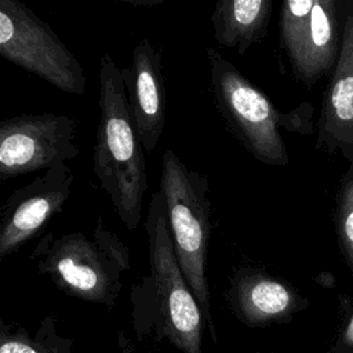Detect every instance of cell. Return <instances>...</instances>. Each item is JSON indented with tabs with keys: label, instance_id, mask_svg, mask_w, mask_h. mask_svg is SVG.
Listing matches in <instances>:
<instances>
[{
	"label": "cell",
	"instance_id": "6",
	"mask_svg": "<svg viewBox=\"0 0 353 353\" xmlns=\"http://www.w3.org/2000/svg\"><path fill=\"white\" fill-rule=\"evenodd\" d=\"M0 55L63 92L81 95L87 90L84 69L74 54L18 0H0Z\"/></svg>",
	"mask_w": 353,
	"mask_h": 353
},
{
	"label": "cell",
	"instance_id": "5",
	"mask_svg": "<svg viewBox=\"0 0 353 353\" xmlns=\"http://www.w3.org/2000/svg\"><path fill=\"white\" fill-rule=\"evenodd\" d=\"M210 91L232 135L258 161L287 165V148L280 134L284 114L216 48L207 46Z\"/></svg>",
	"mask_w": 353,
	"mask_h": 353
},
{
	"label": "cell",
	"instance_id": "10",
	"mask_svg": "<svg viewBox=\"0 0 353 353\" xmlns=\"http://www.w3.org/2000/svg\"><path fill=\"white\" fill-rule=\"evenodd\" d=\"M121 74L137 135L145 152L150 153L164 131L167 113L160 51L148 39L141 40L132 50L131 65L121 69Z\"/></svg>",
	"mask_w": 353,
	"mask_h": 353
},
{
	"label": "cell",
	"instance_id": "8",
	"mask_svg": "<svg viewBox=\"0 0 353 353\" xmlns=\"http://www.w3.org/2000/svg\"><path fill=\"white\" fill-rule=\"evenodd\" d=\"M280 44L296 79L312 85L335 63L338 14L332 0H285L280 10Z\"/></svg>",
	"mask_w": 353,
	"mask_h": 353
},
{
	"label": "cell",
	"instance_id": "7",
	"mask_svg": "<svg viewBox=\"0 0 353 353\" xmlns=\"http://www.w3.org/2000/svg\"><path fill=\"white\" fill-rule=\"evenodd\" d=\"M77 120L65 114H19L0 124V176L48 171L77 157Z\"/></svg>",
	"mask_w": 353,
	"mask_h": 353
},
{
	"label": "cell",
	"instance_id": "15",
	"mask_svg": "<svg viewBox=\"0 0 353 353\" xmlns=\"http://www.w3.org/2000/svg\"><path fill=\"white\" fill-rule=\"evenodd\" d=\"M336 226L346 261L353 270V179H349L342 189Z\"/></svg>",
	"mask_w": 353,
	"mask_h": 353
},
{
	"label": "cell",
	"instance_id": "4",
	"mask_svg": "<svg viewBox=\"0 0 353 353\" xmlns=\"http://www.w3.org/2000/svg\"><path fill=\"white\" fill-rule=\"evenodd\" d=\"M160 189L179 268L216 342L205 273L212 232L210 181L204 174L189 168L172 149H167L161 157Z\"/></svg>",
	"mask_w": 353,
	"mask_h": 353
},
{
	"label": "cell",
	"instance_id": "12",
	"mask_svg": "<svg viewBox=\"0 0 353 353\" xmlns=\"http://www.w3.org/2000/svg\"><path fill=\"white\" fill-rule=\"evenodd\" d=\"M319 135L325 145L353 143V11L345 21L336 66L324 94Z\"/></svg>",
	"mask_w": 353,
	"mask_h": 353
},
{
	"label": "cell",
	"instance_id": "2",
	"mask_svg": "<svg viewBox=\"0 0 353 353\" xmlns=\"http://www.w3.org/2000/svg\"><path fill=\"white\" fill-rule=\"evenodd\" d=\"M145 230L149 273L131 292L137 312L149 316L159 332L183 353H203L201 331L205 320L179 268L160 188L150 197Z\"/></svg>",
	"mask_w": 353,
	"mask_h": 353
},
{
	"label": "cell",
	"instance_id": "9",
	"mask_svg": "<svg viewBox=\"0 0 353 353\" xmlns=\"http://www.w3.org/2000/svg\"><path fill=\"white\" fill-rule=\"evenodd\" d=\"M73 181L74 174L65 163L10 194L0 214V259L15 254L63 210Z\"/></svg>",
	"mask_w": 353,
	"mask_h": 353
},
{
	"label": "cell",
	"instance_id": "14",
	"mask_svg": "<svg viewBox=\"0 0 353 353\" xmlns=\"http://www.w3.org/2000/svg\"><path fill=\"white\" fill-rule=\"evenodd\" d=\"M0 353H72V341L57 332L52 316L41 320L34 336L23 327H12L1 321Z\"/></svg>",
	"mask_w": 353,
	"mask_h": 353
},
{
	"label": "cell",
	"instance_id": "3",
	"mask_svg": "<svg viewBox=\"0 0 353 353\" xmlns=\"http://www.w3.org/2000/svg\"><path fill=\"white\" fill-rule=\"evenodd\" d=\"M40 274L66 295L112 307L131 268L128 247L98 215L92 234L46 233L30 254Z\"/></svg>",
	"mask_w": 353,
	"mask_h": 353
},
{
	"label": "cell",
	"instance_id": "13",
	"mask_svg": "<svg viewBox=\"0 0 353 353\" xmlns=\"http://www.w3.org/2000/svg\"><path fill=\"white\" fill-rule=\"evenodd\" d=\"M270 0H218L211 15L215 41L239 55L268 34Z\"/></svg>",
	"mask_w": 353,
	"mask_h": 353
},
{
	"label": "cell",
	"instance_id": "11",
	"mask_svg": "<svg viewBox=\"0 0 353 353\" xmlns=\"http://www.w3.org/2000/svg\"><path fill=\"white\" fill-rule=\"evenodd\" d=\"M225 296L234 316L248 327L287 321L306 305L291 285L254 265L234 269Z\"/></svg>",
	"mask_w": 353,
	"mask_h": 353
},
{
	"label": "cell",
	"instance_id": "1",
	"mask_svg": "<svg viewBox=\"0 0 353 353\" xmlns=\"http://www.w3.org/2000/svg\"><path fill=\"white\" fill-rule=\"evenodd\" d=\"M99 120L94 174L128 230L142 221L148 171L143 146L130 113L121 69L109 54L99 59Z\"/></svg>",
	"mask_w": 353,
	"mask_h": 353
}]
</instances>
